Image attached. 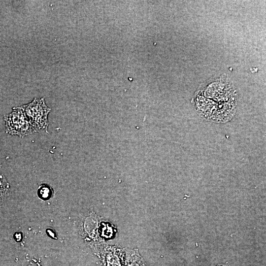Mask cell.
<instances>
[{
	"mask_svg": "<svg viewBox=\"0 0 266 266\" xmlns=\"http://www.w3.org/2000/svg\"><path fill=\"white\" fill-rule=\"evenodd\" d=\"M26 115L34 133L48 132V116L51 108L44 98H34L31 102L23 105Z\"/></svg>",
	"mask_w": 266,
	"mask_h": 266,
	"instance_id": "cell-1",
	"label": "cell"
},
{
	"mask_svg": "<svg viewBox=\"0 0 266 266\" xmlns=\"http://www.w3.org/2000/svg\"><path fill=\"white\" fill-rule=\"evenodd\" d=\"M6 132L21 138L34 133L24 111L23 106L13 108L11 113L4 117Z\"/></svg>",
	"mask_w": 266,
	"mask_h": 266,
	"instance_id": "cell-2",
	"label": "cell"
},
{
	"mask_svg": "<svg viewBox=\"0 0 266 266\" xmlns=\"http://www.w3.org/2000/svg\"><path fill=\"white\" fill-rule=\"evenodd\" d=\"M124 266H145V265L141 257L138 255H133L127 259Z\"/></svg>",
	"mask_w": 266,
	"mask_h": 266,
	"instance_id": "cell-3",
	"label": "cell"
},
{
	"mask_svg": "<svg viewBox=\"0 0 266 266\" xmlns=\"http://www.w3.org/2000/svg\"><path fill=\"white\" fill-rule=\"evenodd\" d=\"M52 188L47 185H42L40 186L38 189V196L43 199L49 198L52 194Z\"/></svg>",
	"mask_w": 266,
	"mask_h": 266,
	"instance_id": "cell-4",
	"label": "cell"
},
{
	"mask_svg": "<svg viewBox=\"0 0 266 266\" xmlns=\"http://www.w3.org/2000/svg\"><path fill=\"white\" fill-rule=\"evenodd\" d=\"M224 266L223 265H219V266Z\"/></svg>",
	"mask_w": 266,
	"mask_h": 266,
	"instance_id": "cell-5",
	"label": "cell"
}]
</instances>
